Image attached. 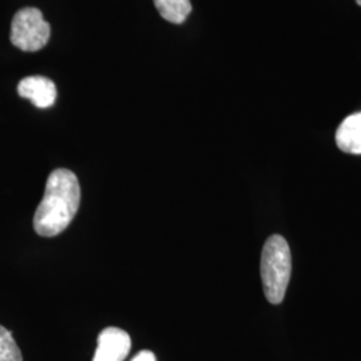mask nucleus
<instances>
[{
	"instance_id": "obj_9",
	"label": "nucleus",
	"mask_w": 361,
	"mask_h": 361,
	"mask_svg": "<svg viewBox=\"0 0 361 361\" xmlns=\"http://www.w3.org/2000/svg\"><path fill=\"white\" fill-rule=\"evenodd\" d=\"M131 361H157L155 355L150 350H141L140 353H137L134 356V359Z\"/></svg>"
},
{
	"instance_id": "obj_7",
	"label": "nucleus",
	"mask_w": 361,
	"mask_h": 361,
	"mask_svg": "<svg viewBox=\"0 0 361 361\" xmlns=\"http://www.w3.org/2000/svg\"><path fill=\"white\" fill-rule=\"evenodd\" d=\"M159 15L174 25H182L192 13L190 0H153Z\"/></svg>"
},
{
	"instance_id": "obj_8",
	"label": "nucleus",
	"mask_w": 361,
	"mask_h": 361,
	"mask_svg": "<svg viewBox=\"0 0 361 361\" xmlns=\"http://www.w3.org/2000/svg\"><path fill=\"white\" fill-rule=\"evenodd\" d=\"M0 361H23L22 350L18 347L13 334L0 325Z\"/></svg>"
},
{
	"instance_id": "obj_1",
	"label": "nucleus",
	"mask_w": 361,
	"mask_h": 361,
	"mask_svg": "<svg viewBox=\"0 0 361 361\" xmlns=\"http://www.w3.org/2000/svg\"><path fill=\"white\" fill-rule=\"evenodd\" d=\"M80 198L77 176L68 169L54 170L34 216V231L42 237H55L65 232L77 216Z\"/></svg>"
},
{
	"instance_id": "obj_10",
	"label": "nucleus",
	"mask_w": 361,
	"mask_h": 361,
	"mask_svg": "<svg viewBox=\"0 0 361 361\" xmlns=\"http://www.w3.org/2000/svg\"><path fill=\"white\" fill-rule=\"evenodd\" d=\"M356 3H357V4L361 7V0H356Z\"/></svg>"
},
{
	"instance_id": "obj_2",
	"label": "nucleus",
	"mask_w": 361,
	"mask_h": 361,
	"mask_svg": "<svg viewBox=\"0 0 361 361\" xmlns=\"http://www.w3.org/2000/svg\"><path fill=\"white\" fill-rule=\"evenodd\" d=\"M261 280L267 300L273 304H281L284 300L290 273L292 255L283 235H271L261 253Z\"/></svg>"
},
{
	"instance_id": "obj_4",
	"label": "nucleus",
	"mask_w": 361,
	"mask_h": 361,
	"mask_svg": "<svg viewBox=\"0 0 361 361\" xmlns=\"http://www.w3.org/2000/svg\"><path fill=\"white\" fill-rule=\"evenodd\" d=\"M131 349L129 334L121 328L109 326L98 336V347L92 361H123Z\"/></svg>"
},
{
	"instance_id": "obj_5",
	"label": "nucleus",
	"mask_w": 361,
	"mask_h": 361,
	"mask_svg": "<svg viewBox=\"0 0 361 361\" xmlns=\"http://www.w3.org/2000/svg\"><path fill=\"white\" fill-rule=\"evenodd\" d=\"M18 94L30 99L39 109H49L56 101V86L49 78L34 75L22 79L18 85Z\"/></svg>"
},
{
	"instance_id": "obj_6",
	"label": "nucleus",
	"mask_w": 361,
	"mask_h": 361,
	"mask_svg": "<svg viewBox=\"0 0 361 361\" xmlns=\"http://www.w3.org/2000/svg\"><path fill=\"white\" fill-rule=\"evenodd\" d=\"M338 149L349 154H361V113L347 116L336 131Z\"/></svg>"
},
{
	"instance_id": "obj_3",
	"label": "nucleus",
	"mask_w": 361,
	"mask_h": 361,
	"mask_svg": "<svg viewBox=\"0 0 361 361\" xmlns=\"http://www.w3.org/2000/svg\"><path fill=\"white\" fill-rule=\"evenodd\" d=\"M51 35V27L44 20L38 8L26 7L19 10L11 23V43L26 52L42 50Z\"/></svg>"
}]
</instances>
